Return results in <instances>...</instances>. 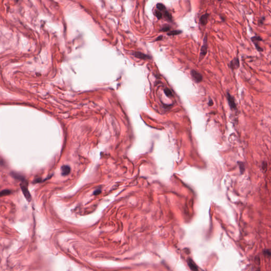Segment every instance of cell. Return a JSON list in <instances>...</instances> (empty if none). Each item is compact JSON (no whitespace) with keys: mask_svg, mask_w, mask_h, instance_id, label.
I'll list each match as a JSON object with an SVG mask.
<instances>
[{"mask_svg":"<svg viewBox=\"0 0 271 271\" xmlns=\"http://www.w3.org/2000/svg\"><path fill=\"white\" fill-rule=\"evenodd\" d=\"M209 14L206 13L202 15L200 19V22L202 25H206L208 22V19L209 18Z\"/></svg>","mask_w":271,"mask_h":271,"instance_id":"9","label":"cell"},{"mask_svg":"<svg viewBox=\"0 0 271 271\" xmlns=\"http://www.w3.org/2000/svg\"><path fill=\"white\" fill-rule=\"evenodd\" d=\"M156 7L160 11H165L166 10V7L162 3H158L156 5Z\"/></svg>","mask_w":271,"mask_h":271,"instance_id":"12","label":"cell"},{"mask_svg":"<svg viewBox=\"0 0 271 271\" xmlns=\"http://www.w3.org/2000/svg\"><path fill=\"white\" fill-rule=\"evenodd\" d=\"M162 38H163V36H160V37H158L156 39V41L160 40H161V39H162Z\"/></svg>","mask_w":271,"mask_h":271,"instance_id":"21","label":"cell"},{"mask_svg":"<svg viewBox=\"0 0 271 271\" xmlns=\"http://www.w3.org/2000/svg\"><path fill=\"white\" fill-rule=\"evenodd\" d=\"M134 56H136V57L138 58L143 59H150L151 58L150 56H148L147 55H145V54L141 53V52H135Z\"/></svg>","mask_w":271,"mask_h":271,"instance_id":"8","label":"cell"},{"mask_svg":"<svg viewBox=\"0 0 271 271\" xmlns=\"http://www.w3.org/2000/svg\"><path fill=\"white\" fill-rule=\"evenodd\" d=\"M227 98L228 101V104L229 105V107L231 109L234 110V109H236V104L235 103V101L233 96H231L229 93L228 92L227 95Z\"/></svg>","mask_w":271,"mask_h":271,"instance_id":"4","label":"cell"},{"mask_svg":"<svg viewBox=\"0 0 271 271\" xmlns=\"http://www.w3.org/2000/svg\"><path fill=\"white\" fill-rule=\"evenodd\" d=\"M11 193V191L9 190H3L1 192H0V197H2L4 196H8V195L10 194Z\"/></svg>","mask_w":271,"mask_h":271,"instance_id":"13","label":"cell"},{"mask_svg":"<svg viewBox=\"0 0 271 271\" xmlns=\"http://www.w3.org/2000/svg\"><path fill=\"white\" fill-rule=\"evenodd\" d=\"M155 15H156V17L157 18V19H160L162 18V16H163V14H162V13H161L160 11H158V10H156L155 12Z\"/></svg>","mask_w":271,"mask_h":271,"instance_id":"16","label":"cell"},{"mask_svg":"<svg viewBox=\"0 0 271 271\" xmlns=\"http://www.w3.org/2000/svg\"><path fill=\"white\" fill-rule=\"evenodd\" d=\"M164 92L165 94L167 96V97H169V98H171V97H173L172 92V91L170 90L169 88H166L164 89Z\"/></svg>","mask_w":271,"mask_h":271,"instance_id":"14","label":"cell"},{"mask_svg":"<svg viewBox=\"0 0 271 271\" xmlns=\"http://www.w3.org/2000/svg\"><path fill=\"white\" fill-rule=\"evenodd\" d=\"M187 264L189 266L190 268L193 271H197V267L196 264L194 263L193 261L191 259H187Z\"/></svg>","mask_w":271,"mask_h":271,"instance_id":"10","label":"cell"},{"mask_svg":"<svg viewBox=\"0 0 271 271\" xmlns=\"http://www.w3.org/2000/svg\"><path fill=\"white\" fill-rule=\"evenodd\" d=\"M207 48H208V38H207V35L206 34V36L203 39V43L202 47L201 48L200 53V56H199V62H200L201 60H202L203 58L206 56V55L207 54Z\"/></svg>","mask_w":271,"mask_h":271,"instance_id":"2","label":"cell"},{"mask_svg":"<svg viewBox=\"0 0 271 271\" xmlns=\"http://www.w3.org/2000/svg\"><path fill=\"white\" fill-rule=\"evenodd\" d=\"M182 32L181 30H173L171 31L167 34L168 36H175L177 35H180Z\"/></svg>","mask_w":271,"mask_h":271,"instance_id":"15","label":"cell"},{"mask_svg":"<svg viewBox=\"0 0 271 271\" xmlns=\"http://www.w3.org/2000/svg\"><path fill=\"white\" fill-rule=\"evenodd\" d=\"M170 29H171L170 26L167 25H164L163 26V27H162V28L161 29L160 31H163V32H167L168 31L170 30Z\"/></svg>","mask_w":271,"mask_h":271,"instance_id":"17","label":"cell"},{"mask_svg":"<svg viewBox=\"0 0 271 271\" xmlns=\"http://www.w3.org/2000/svg\"><path fill=\"white\" fill-rule=\"evenodd\" d=\"M251 39H252V41L253 42L254 45H255L257 50L259 51H263V49L260 47V46L259 45V42L262 41V39L259 37V36H254V37H252Z\"/></svg>","mask_w":271,"mask_h":271,"instance_id":"5","label":"cell"},{"mask_svg":"<svg viewBox=\"0 0 271 271\" xmlns=\"http://www.w3.org/2000/svg\"><path fill=\"white\" fill-rule=\"evenodd\" d=\"M101 192V191H100V190H96L94 192V194L95 195H97V194H99V193H100Z\"/></svg>","mask_w":271,"mask_h":271,"instance_id":"20","label":"cell"},{"mask_svg":"<svg viewBox=\"0 0 271 271\" xmlns=\"http://www.w3.org/2000/svg\"><path fill=\"white\" fill-rule=\"evenodd\" d=\"M164 12V17L166 18V19H167V20L170 21H172V15L170 13L166 10H165Z\"/></svg>","mask_w":271,"mask_h":271,"instance_id":"11","label":"cell"},{"mask_svg":"<svg viewBox=\"0 0 271 271\" xmlns=\"http://www.w3.org/2000/svg\"><path fill=\"white\" fill-rule=\"evenodd\" d=\"M208 105H209V106H212V105H213V102L212 99H211L210 98L209 99V102H208Z\"/></svg>","mask_w":271,"mask_h":271,"instance_id":"18","label":"cell"},{"mask_svg":"<svg viewBox=\"0 0 271 271\" xmlns=\"http://www.w3.org/2000/svg\"><path fill=\"white\" fill-rule=\"evenodd\" d=\"M240 66V62L238 58H234L231 61L229 64V67L230 68L233 69V70H234V69H238Z\"/></svg>","mask_w":271,"mask_h":271,"instance_id":"6","label":"cell"},{"mask_svg":"<svg viewBox=\"0 0 271 271\" xmlns=\"http://www.w3.org/2000/svg\"><path fill=\"white\" fill-rule=\"evenodd\" d=\"M20 187L22 193L24 194L25 199H27L28 202H30L31 200V196L28 190V183L25 180L22 181V183L20 184Z\"/></svg>","mask_w":271,"mask_h":271,"instance_id":"1","label":"cell"},{"mask_svg":"<svg viewBox=\"0 0 271 271\" xmlns=\"http://www.w3.org/2000/svg\"><path fill=\"white\" fill-rule=\"evenodd\" d=\"M264 253H265V254H266V255H269V256L271 255V253L270 251L269 250H266L265 252H264Z\"/></svg>","mask_w":271,"mask_h":271,"instance_id":"19","label":"cell"},{"mask_svg":"<svg viewBox=\"0 0 271 271\" xmlns=\"http://www.w3.org/2000/svg\"><path fill=\"white\" fill-rule=\"evenodd\" d=\"M62 174V176H66L70 173L71 168L68 165H64L62 166L61 168Z\"/></svg>","mask_w":271,"mask_h":271,"instance_id":"7","label":"cell"},{"mask_svg":"<svg viewBox=\"0 0 271 271\" xmlns=\"http://www.w3.org/2000/svg\"><path fill=\"white\" fill-rule=\"evenodd\" d=\"M191 75L194 81L197 83L201 82L203 80L202 75L196 70H192L191 71Z\"/></svg>","mask_w":271,"mask_h":271,"instance_id":"3","label":"cell"},{"mask_svg":"<svg viewBox=\"0 0 271 271\" xmlns=\"http://www.w3.org/2000/svg\"><path fill=\"white\" fill-rule=\"evenodd\" d=\"M256 271H260V270H257Z\"/></svg>","mask_w":271,"mask_h":271,"instance_id":"22","label":"cell"}]
</instances>
